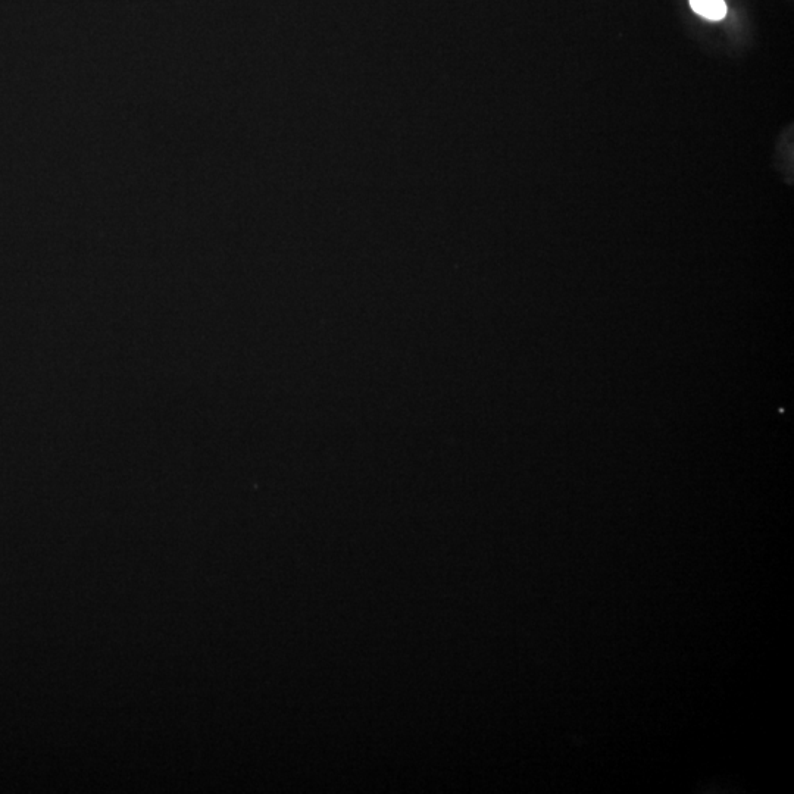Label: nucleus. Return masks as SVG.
Here are the masks:
<instances>
[{"mask_svg": "<svg viewBox=\"0 0 794 794\" xmlns=\"http://www.w3.org/2000/svg\"><path fill=\"white\" fill-rule=\"evenodd\" d=\"M690 6L700 17L711 21H720L727 15L724 0H690Z\"/></svg>", "mask_w": 794, "mask_h": 794, "instance_id": "1", "label": "nucleus"}]
</instances>
